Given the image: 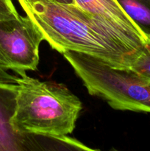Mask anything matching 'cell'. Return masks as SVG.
Here are the masks:
<instances>
[{"label":"cell","mask_w":150,"mask_h":151,"mask_svg":"<svg viewBox=\"0 0 150 151\" xmlns=\"http://www.w3.org/2000/svg\"><path fill=\"white\" fill-rule=\"evenodd\" d=\"M75 4L107 26L135 56L144 48L147 38L131 20L116 0H73Z\"/></svg>","instance_id":"277c9868"},{"label":"cell","mask_w":150,"mask_h":151,"mask_svg":"<svg viewBox=\"0 0 150 151\" xmlns=\"http://www.w3.org/2000/svg\"><path fill=\"white\" fill-rule=\"evenodd\" d=\"M19 15L12 0H0V19H16Z\"/></svg>","instance_id":"ba28073f"},{"label":"cell","mask_w":150,"mask_h":151,"mask_svg":"<svg viewBox=\"0 0 150 151\" xmlns=\"http://www.w3.org/2000/svg\"><path fill=\"white\" fill-rule=\"evenodd\" d=\"M17 80V75H11L6 69L0 67V82L16 83Z\"/></svg>","instance_id":"9c48e42d"},{"label":"cell","mask_w":150,"mask_h":151,"mask_svg":"<svg viewBox=\"0 0 150 151\" xmlns=\"http://www.w3.org/2000/svg\"><path fill=\"white\" fill-rule=\"evenodd\" d=\"M126 14L150 41V0H116Z\"/></svg>","instance_id":"8992f818"},{"label":"cell","mask_w":150,"mask_h":151,"mask_svg":"<svg viewBox=\"0 0 150 151\" xmlns=\"http://www.w3.org/2000/svg\"><path fill=\"white\" fill-rule=\"evenodd\" d=\"M54 1L61 3H66V4H72V3H74L73 0H54Z\"/></svg>","instance_id":"30bf717a"},{"label":"cell","mask_w":150,"mask_h":151,"mask_svg":"<svg viewBox=\"0 0 150 151\" xmlns=\"http://www.w3.org/2000/svg\"><path fill=\"white\" fill-rule=\"evenodd\" d=\"M141 78L150 81V41L132 60L128 68Z\"/></svg>","instance_id":"52a82bcc"},{"label":"cell","mask_w":150,"mask_h":151,"mask_svg":"<svg viewBox=\"0 0 150 151\" xmlns=\"http://www.w3.org/2000/svg\"><path fill=\"white\" fill-rule=\"evenodd\" d=\"M26 72L17 74L13 130L21 136L71 141L68 136L82 111L80 100L63 84L41 81Z\"/></svg>","instance_id":"7a4b0ae2"},{"label":"cell","mask_w":150,"mask_h":151,"mask_svg":"<svg viewBox=\"0 0 150 151\" xmlns=\"http://www.w3.org/2000/svg\"><path fill=\"white\" fill-rule=\"evenodd\" d=\"M44 35L28 16L0 19V65L16 74L35 71Z\"/></svg>","instance_id":"3957f363"},{"label":"cell","mask_w":150,"mask_h":151,"mask_svg":"<svg viewBox=\"0 0 150 151\" xmlns=\"http://www.w3.org/2000/svg\"><path fill=\"white\" fill-rule=\"evenodd\" d=\"M53 50L94 56L111 66L129 68L135 55L91 13L74 3L54 0H18Z\"/></svg>","instance_id":"6da1fadb"},{"label":"cell","mask_w":150,"mask_h":151,"mask_svg":"<svg viewBox=\"0 0 150 151\" xmlns=\"http://www.w3.org/2000/svg\"><path fill=\"white\" fill-rule=\"evenodd\" d=\"M16 82H0V151H21L28 150V145H35L29 139L34 137L20 135L11 125L16 106Z\"/></svg>","instance_id":"5b68a950"}]
</instances>
